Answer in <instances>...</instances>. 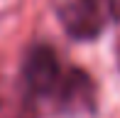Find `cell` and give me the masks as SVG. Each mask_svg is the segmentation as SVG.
Listing matches in <instances>:
<instances>
[{"mask_svg": "<svg viewBox=\"0 0 120 118\" xmlns=\"http://www.w3.org/2000/svg\"><path fill=\"white\" fill-rule=\"evenodd\" d=\"M61 67H59L56 52L49 44H34L25 54L22 62V81L30 96H52L56 89Z\"/></svg>", "mask_w": 120, "mask_h": 118, "instance_id": "obj_3", "label": "cell"}, {"mask_svg": "<svg viewBox=\"0 0 120 118\" xmlns=\"http://www.w3.org/2000/svg\"><path fill=\"white\" fill-rule=\"evenodd\" d=\"M59 22L69 37L91 42L105 30L108 8L103 0H69L59 8Z\"/></svg>", "mask_w": 120, "mask_h": 118, "instance_id": "obj_2", "label": "cell"}, {"mask_svg": "<svg viewBox=\"0 0 120 118\" xmlns=\"http://www.w3.org/2000/svg\"><path fill=\"white\" fill-rule=\"evenodd\" d=\"M108 8H110V12L120 20V0H108Z\"/></svg>", "mask_w": 120, "mask_h": 118, "instance_id": "obj_4", "label": "cell"}, {"mask_svg": "<svg viewBox=\"0 0 120 118\" xmlns=\"http://www.w3.org/2000/svg\"><path fill=\"white\" fill-rule=\"evenodd\" d=\"M118 64H120V44H118Z\"/></svg>", "mask_w": 120, "mask_h": 118, "instance_id": "obj_5", "label": "cell"}, {"mask_svg": "<svg viewBox=\"0 0 120 118\" xmlns=\"http://www.w3.org/2000/svg\"><path fill=\"white\" fill-rule=\"evenodd\" d=\"M52 94L56 101V111L64 116H88L96 111V84L83 69L71 67L61 71Z\"/></svg>", "mask_w": 120, "mask_h": 118, "instance_id": "obj_1", "label": "cell"}]
</instances>
